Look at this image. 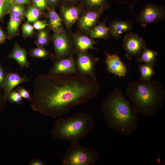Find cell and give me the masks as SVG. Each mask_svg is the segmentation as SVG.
I'll use <instances>...</instances> for the list:
<instances>
[{"instance_id":"cell-1","label":"cell","mask_w":165,"mask_h":165,"mask_svg":"<svg viewBox=\"0 0 165 165\" xmlns=\"http://www.w3.org/2000/svg\"><path fill=\"white\" fill-rule=\"evenodd\" d=\"M101 90L97 79L78 73L42 74L34 80L31 107L34 112L59 118L73 107L88 103Z\"/></svg>"},{"instance_id":"cell-2","label":"cell","mask_w":165,"mask_h":165,"mask_svg":"<svg viewBox=\"0 0 165 165\" xmlns=\"http://www.w3.org/2000/svg\"><path fill=\"white\" fill-rule=\"evenodd\" d=\"M101 108L108 127L119 134L128 135L137 129L138 112L116 88L103 101Z\"/></svg>"},{"instance_id":"cell-3","label":"cell","mask_w":165,"mask_h":165,"mask_svg":"<svg viewBox=\"0 0 165 165\" xmlns=\"http://www.w3.org/2000/svg\"><path fill=\"white\" fill-rule=\"evenodd\" d=\"M126 94L138 113L147 116H151L159 111L165 99L163 86L155 80L131 82L126 88Z\"/></svg>"},{"instance_id":"cell-4","label":"cell","mask_w":165,"mask_h":165,"mask_svg":"<svg viewBox=\"0 0 165 165\" xmlns=\"http://www.w3.org/2000/svg\"><path fill=\"white\" fill-rule=\"evenodd\" d=\"M94 125L93 118L89 113H77L67 118L59 117L50 134L55 140L79 142L92 131Z\"/></svg>"},{"instance_id":"cell-5","label":"cell","mask_w":165,"mask_h":165,"mask_svg":"<svg viewBox=\"0 0 165 165\" xmlns=\"http://www.w3.org/2000/svg\"><path fill=\"white\" fill-rule=\"evenodd\" d=\"M98 150L87 148L79 142L71 143L63 156V165H94L100 155Z\"/></svg>"},{"instance_id":"cell-6","label":"cell","mask_w":165,"mask_h":165,"mask_svg":"<svg viewBox=\"0 0 165 165\" xmlns=\"http://www.w3.org/2000/svg\"><path fill=\"white\" fill-rule=\"evenodd\" d=\"M74 52L76 55L75 63L77 73L97 79L95 66L99 59L87 52H81L75 49Z\"/></svg>"},{"instance_id":"cell-7","label":"cell","mask_w":165,"mask_h":165,"mask_svg":"<svg viewBox=\"0 0 165 165\" xmlns=\"http://www.w3.org/2000/svg\"><path fill=\"white\" fill-rule=\"evenodd\" d=\"M122 42L125 56L128 61L134 57L138 58L146 47L144 40L138 34L132 32L124 36Z\"/></svg>"},{"instance_id":"cell-8","label":"cell","mask_w":165,"mask_h":165,"mask_svg":"<svg viewBox=\"0 0 165 165\" xmlns=\"http://www.w3.org/2000/svg\"><path fill=\"white\" fill-rule=\"evenodd\" d=\"M165 13V9L163 7L155 4H148L138 15L136 21L145 28L148 24L162 20L164 17Z\"/></svg>"},{"instance_id":"cell-9","label":"cell","mask_w":165,"mask_h":165,"mask_svg":"<svg viewBox=\"0 0 165 165\" xmlns=\"http://www.w3.org/2000/svg\"><path fill=\"white\" fill-rule=\"evenodd\" d=\"M52 40L56 60L67 57L73 54L75 50L73 48L74 44L64 31L61 33L54 32Z\"/></svg>"},{"instance_id":"cell-10","label":"cell","mask_w":165,"mask_h":165,"mask_svg":"<svg viewBox=\"0 0 165 165\" xmlns=\"http://www.w3.org/2000/svg\"><path fill=\"white\" fill-rule=\"evenodd\" d=\"M53 60V65L49 73L53 75L73 74L77 73L73 54L60 60Z\"/></svg>"},{"instance_id":"cell-11","label":"cell","mask_w":165,"mask_h":165,"mask_svg":"<svg viewBox=\"0 0 165 165\" xmlns=\"http://www.w3.org/2000/svg\"><path fill=\"white\" fill-rule=\"evenodd\" d=\"M103 12L91 9L85 10L80 15L78 20L79 28L84 31L89 32L96 25Z\"/></svg>"},{"instance_id":"cell-12","label":"cell","mask_w":165,"mask_h":165,"mask_svg":"<svg viewBox=\"0 0 165 165\" xmlns=\"http://www.w3.org/2000/svg\"><path fill=\"white\" fill-rule=\"evenodd\" d=\"M5 79L2 87L3 94L5 99L6 100L10 93L16 86L19 84L28 82L29 79L26 75L21 77L17 73L5 72Z\"/></svg>"},{"instance_id":"cell-13","label":"cell","mask_w":165,"mask_h":165,"mask_svg":"<svg viewBox=\"0 0 165 165\" xmlns=\"http://www.w3.org/2000/svg\"><path fill=\"white\" fill-rule=\"evenodd\" d=\"M105 62L108 70L119 77H124L127 72L126 66L117 54H111L105 53Z\"/></svg>"},{"instance_id":"cell-14","label":"cell","mask_w":165,"mask_h":165,"mask_svg":"<svg viewBox=\"0 0 165 165\" xmlns=\"http://www.w3.org/2000/svg\"><path fill=\"white\" fill-rule=\"evenodd\" d=\"M133 27L130 21H123L116 20L110 22L108 28L110 35L116 38H119L124 33L131 31Z\"/></svg>"},{"instance_id":"cell-15","label":"cell","mask_w":165,"mask_h":165,"mask_svg":"<svg viewBox=\"0 0 165 165\" xmlns=\"http://www.w3.org/2000/svg\"><path fill=\"white\" fill-rule=\"evenodd\" d=\"M81 13V9L79 7L65 5L61 8L63 21L68 27H70L79 19Z\"/></svg>"},{"instance_id":"cell-16","label":"cell","mask_w":165,"mask_h":165,"mask_svg":"<svg viewBox=\"0 0 165 165\" xmlns=\"http://www.w3.org/2000/svg\"><path fill=\"white\" fill-rule=\"evenodd\" d=\"M75 49L81 52H87L89 49H97L94 47L97 42L92 38L85 35H75L73 38Z\"/></svg>"},{"instance_id":"cell-17","label":"cell","mask_w":165,"mask_h":165,"mask_svg":"<svg viewBox=\"0 0 165 165\" xmlns=\"http://www.w3.org/2000/svg\"><path fill=\"white\" fill-rule=\"evenodd\" d=\"M27 53L24 49L22 48L18 43L16 42L7 57L15 60L21 68L23 69L24 67L28 68L30 65V63L27 59Z\"/></svg>"},{"instance_id":"cell-18","label":"cell","mask_w":165,"mask_h":165,"mask_svg":"<svg viewBox=\"0 0 165 165\" xmlns=\"http://www.w3.org/2000/svg\"><path fill=\"white\" fill-rule=\"evenodd\" d=\"M47 16L48 18V26L54 32L61 33L64 31L63 21L57 13L52 9L48 10Z\"/></svg>"},{"instance_id":"cell-19","label":"cell","mask_w":165,"mask_h":165,"mask_svg":"<svg viewBox=\"0 0 165 165\" xmlns=\"http://www.w3.org/2000/svg\"><path fill=\"white\" fill-rule=\"evenodd\" d=\"M89 32L90 37L92 38L106 39L110 35L109 28L106 26L105 21L96 25Z\"/></svg>"},{"instance_id":"cell-20","label":"cell","mask_w":165,"mask_h":165,"mask_svg":"<svg viewBox=\"0 0 165 165\" xmlns=\"http://www.w3.org/2000/svg\"><path fill=\"white\" fill-rule=\"evenodd\" d=\"M24 18L10 14L7 28V34L9 38H13L18 34L20 26Z\"/></svg>"},{"instance_id":"cell-21","label":"cell","mask_w":165,"mask_h":165,"mask_svg":"<svg viewBox=\"0 0 165 165\" xmlns=\"http://www.w3.org/2000/svg\"><path fill=\"white\" fill-rule=\"evenodd\" d=\"M158 54L155 50L145 47L136 61L140 63L149 64L154 66Z\"/></svg>"},{"instance_id":"cell-22","label":"cell","mask_w":165,"mask_h":165,"mask_svg":"<svg viewBox=\"0 0 165 165\" xmlns=\"http://www.w3.org/2000/svg\"><path fill=\"white\" fill-rule=\"evenodd\" d=\"M141 76L139 80L147 81L151 80L155 74L153 66L149 64H138Z\"/></svg>"},{"instance_id":"cell-23","label":"cell","mask_w":165,"mask_h":165,"mask_svg":"<svg viewBox=\"0 0 165 165\" xmlns=\"http://www.w3.org/2000/svg\"><path fill=\"white\" fill-rule=\"evenodd\" d=\"M29 55L33 57L44 60L48 58L55 57V56L46 50L44 46L38 47L32 49L29 52Z\"/></svg>"},{"instance_id":"cell-24","label":"cell","mask_w":165,"mask_h":165,"mask_svg":"<svg viewBox=\"0 0 165 165\" xmlns=\"http://www.w3.org/2000/svg\"><path fill=\"white\" fill-rule=\"evenodd\" d=\"M87 5L90 9L103 12L109 6L108 0H86Z\"/></svg>"},{"instance_id":"cell-25","label":"cell","mask_w":165,"mask_h":165,"mask_svg":"<svg viewBox=\"0 0 165 165\" xmlns=\"http://www.w3.org/2000/svg\"><path fill=\"white\" fill-rule=\"evenodd\" d=\"M42 13V12L33 6H30L26 11L25 16L27 18V22L33 23L38 20Z\"/></svg>"},{"instance_id":"cell-26","label":"cell","mask_w":165,"mask_h":165,"mask_svg":"<svg viewBox=\"0 0 165 165\" xmlns=\"http://www.w3.org/2000/svg\"><path fill=\"white\" fill-rule=\"evenodd\" d=\"M13 4L11 0H0V21L5 15L9 13Z\"/></svg>"},{"instance_id":"cell-27","label":"cell","mask_w":165,"mask_h":165,"mask_svg":"<svg viewBox=\"0 0 165 165\" xmlns=\"http://www.w3.org/2000/svg\"><path fill=\"white\" fill-rule=\"evenodd\" d=\"M36 39V44L38 46H44L49 43L48 33L46 30L44 29L39 30Z\"/></svg>"},{"instance_id":"cell-28","label":"cell","mask_w":165,"mask_h":165,"mask_svg":"<svg viewBox=\"0 0 165 165\" xmlns=\"http://www.w3.org/2000/svg\"><path fill=\"white\" fill-rule=\"evenodd\" d=\"M26 12L24 5L13 4L10 11V14L24 18Z\"/></svg>"},{"instance_id":"cell-29","label":"cell","mask_w":165,"mask_h":165,"mask_svg":"<svg viewBox=\"0 0 165 165\" xmlns=\"http://www.w3.org/2000/svg\"><path fill=\"white\" fill-rule=\"evenodd\" d=\"M22 97L16 90H13L9 94L7 99L12 103L20 105L22 101Z\"/></svg>"},{"instance_id":"cell-30","label":"cell","mask_w":165,"mask_h":165,"mask_svg":"<svg viewBox=\"0 0 165 165\" xmlns=\"http://www.w3.org/2000/svg\"><path fill=\"white\" fill-rule=\"evenodd\" d=\"M34 27L30 23L26 22L23 24L22 27V35L25 37L31 36L34 33Z\"/></svg>"},{"instance_id":"cell-31","label":"cell","mask_w":165,"mask_h":165,"mask_svg":"<svg viewBox=\"0 0 165 165\" xmlns=\"http://www.w3.org/2000/svg\"><path fill=\"white\" fill-rule=\"evenodd\" d=\"M33 6L38 9L42 13L48 7L46 0H32Z\"/></svg>"},{"instance_id":"cell-32","label":"cell","mask_w":165,"mask_h":165,"mask_svg":"<svg viewBox=\"0 0 165 165\" xmlns=\"http://www.w3.org/2000/svg\"><path fill=\"white\" fill-rule=\"evenodd\" d=\"M16 90L20 94L22 98L30 101L31 100L32 97L30 92L22 86H18Z\"/></svg>"},{"instance_id":"cell-33","label":"cell","mask_w":165,"mask_h":165,"mask_svg":"<svg viewBox=\"0 0 165 165\" xmlns=\"http://www.w3.org/2000/svg\"><path fill=\"white\" fill-rule=\"evenodd\" d=\"M33 26L34 29L40 30L44 29L46 26H48V24L44 20H38L33 22Z\"/></svg>"},{"instance_id":"cell-34","label":"cell","mask_w":165,"mask_h":165,"mask_svg":"<svg viewBox=\"0 0 165 165\" xmlns=\"http://www.w3.org/2000/svg\"><path fill=\"white\" fill-rule=\"evenodd\" d=\"M1 89L0 87V120L1 114L4 109L6 101L5 99Z\"/></svg>"},{"instance_id":"cell-35","label":"cell","mask_w":165,"mask_h":165,"mask_svg":"<svg viewBox=\"0 0 165 165\" xmlns=\"http://www.w3.org/2000/svg\"><path fill=\"white\" fill-rule=\"evenodd\" d=\"M4 68L3 67L2 63H0V87L2 89L4 83L5 75Z\"/></svg>"},{"instance_id":"cell-36","label":"cell","mask_w":165,"mask_h":165,"mask_svg":"<svg viewBox=\"0 0 165 165\" xmlns=\"http://www.w3.org/2000/svg\"><path fill=\"white\" fill-rule=\"evenodd\" d=\"M29 165H44L45 162L40 159H34L32 160L29 163Z\"/></svg>"},{"instance_id":"cell-37","label":"cell","mask_w":165,"mask_h":165,"mask_svg":"<svg viewBox=\"0 0 165 165\" xmlns=\"http://www.w3.org/2000/svg\"><path fill=\"white\" fill-rule=\"evenodd\" d=\"M7 38V36L2 28L0 27V44L3 43Z\"/></svg>"},{"instance_id":"cell-38","label":"cell","mask_w":165,"mask_h":165,"mask_svg":"<svg viewBox=\"0 0 165 165\" xmlns=\"http://www.w3.org/2000/svg\"><path fill=\"white\" fill-rule=\"evenodd\" d=\"M13 4H19L24 5L28 4L30 0H11Z\"/></svg>"},{"instance_id":"cell-39","label":"cell","mask_w":165,"mask_h":165,"mask_svg":"<svg viewBox=\"0 0 165 165\" xmlns=\"http://www.w3.org/2000/svg\"><path fill=\"white\" fill-rule=\"evenodd\" d=\"M48 5L53 7L57 5L59 3L60 0H46Z\"/></svg>"},{"instance_id":"cell-40","label":"cell","mask_w":165,"mask_h":165,"mask_svg":"<svg viewBox=\"0 0 165 165\" xmlns=\"http://www.w3.org/2000/svg\"><path fill=\"white\" fill-rule=\"evenodd\" d=\"M67 1L69 2H75L77 0H66Z\"/></svg>"},{"instance_id":"cell-41","label":"cell","mask_w":165,"mask_h":165,"mask_svg":"<svg viewBox=\"0 0 165 165\" xmlns=\"http://www.w3.org/2000/svg\"><path fill=\"white\" fill-rule=\"evenodd\" d=\"M138 0H136L135 2H134V3H133V4L132 5V6H133L134 5V3L138 1Z\"/></svg>"}]
</instances>
